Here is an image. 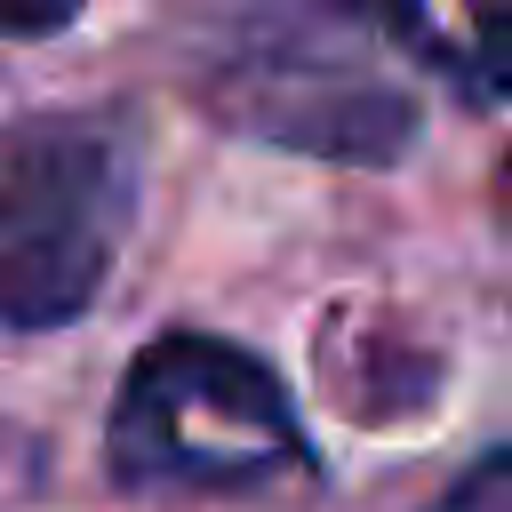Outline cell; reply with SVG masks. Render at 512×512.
Segmentation results:
<instances>
[{"label":"cell","mask_w":512,"mask_h":512,"mask_svg":"<svg viewBox=\"0 0 512 512\" xmlns=\"http://www.w3.org/2000/svg\"><path fill=\"white\" fill-rule=\"evenodd\" d=\"M144 136L112 104H48L0 120V328H72L136 224Z\"/></svg>","instance_id":"cell-1"},{"label":"cell","mask_w":512,"mask_h":512,"mask_svg":"<svg viewBox=\"0 0 512 512\" xmlns=\"http://www.w3.org/2000/svg\"><path fill=\"white\" fill-rule=\"evenodd\" d=\"M104 464L120 488L168 496V488H264L280 472H312V440L288 408V384L208 328L152 336L112 392L104 416Z\"/></svg>","instance_id":"cell-2"},{"label":"cell","mask_w":512,"mask_h":512,"mask_svg":"<svg viewBox=\"0 0 512 512\" xmlns=\"http://www.w3.org/2000/svg\"><path fill=\"white\" fill-rule=\"evenodd\" d=\"M200 96L232 136H264L312 160L392 168L416 144V104L320 8H256L208 48Z\"/></svg>","instance_id":"cell-3"},{"label":"cell","mask_w":512,"mask_h":512,"mask_svg":"<svg viewBox=\"0 0 512 512\" xmlns=\"http://www.w3.org/2000/svg\"><path fill=\"white\" fill-rule=\"evenodd\" d=\"M448 64L440 80L464 104H512V0H448Z\"/></svg>","instance_id":"cell-4"},{"label":"cell","mask_w":512,"mask_h":512,"mask_svg":"<svg viewBox=\"0 0 512 512\" xmlns=\"http://www.w3.org/2000/svg\"><path fill=\"white\" fill-rule=\"evenodd\" d=\"M432 512H512V448H488Z\"/></svg>","instance_id":"cell-5"},{"label":"cell","mask_w":512,"mask_h":512,"mask_svg":"<svg viewBox=\"0 0 512 512\" xmlns=\"http://www.w3.org/2000/svg\"><path fill=\"white\" fill-rule=\"evenodd\" d=\"M80 16V0H0V40H48Z\"/></svg>","instance_id":"cell-6"}]
</instances>
